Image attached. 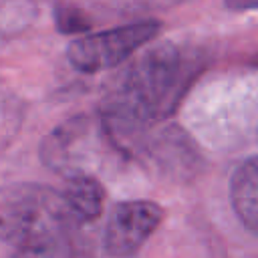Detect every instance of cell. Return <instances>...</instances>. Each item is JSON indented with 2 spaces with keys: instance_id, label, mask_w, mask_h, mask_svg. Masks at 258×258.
<instances>
[{
  "instance_id": "cell-1",
  "label": "cell",
  "mask_w": 258,
  "mask_h": 258,
  "mask_svg": "<svg viewBox=\"0 0 258 258\" xmlns=\"http://www.w3.org/2000/svg\"><path fill=\"white\" fill-rule=\"evenodd\" d=\"M79 222L54 187L12 183L0 189V242L14 256H30L69 246L79 238Z\"/></svg>"
},
{
  "instance_id": "cell-2",
  "label": "cell",
  "mask_w": 258,
  "mask_h": 258,
  "mask_svg": "<svg viewBox=\"0 0 258 258\" xmlns=\"http://www.w3.org/2000/svg\"><path fill=\"white\" fill-rule=\"evenodd\" d=\"M191 75L194 64L177 46H155L121 75L109 115L121 123L159 121L177 107Z\"/></svg>"
},
{
  "instance_id": "cell-3",
  "label": "cell",
  "mask_w": 258,
  "mask_h": 258,
  "mask_svg": "<svg viewBox=\"0 0 258 258\" xmlns=\"http://www.w3.org/2000/svg\"><path fill=\"white\" fill-rule=\"evenodd\" d=\"M157 20H141L103 32L81 34L69 44L67 56L81 73H101L127 60L137 48L145 46L159 34Z\"/></svg>"
},
{
  "instance_id": "cell-4",
  "label": "cell",
  "mask_w": 258,
  "mask_h": 258,
  "mask_svg": "<svg viewBox=\"0 0 258 258\" xmlns=\"http://www.w3.org/2000/svg\"><path fill=\"white\" fill-rule=\"evenodd\" d=\"M163 210L149 200H127L115 204L105 226L103 246L113 258L133 256L159 228Z\"/></svg>"
},
{
  "instance_id": "cell-5",
  "label": "cell",
  "mask_w": 258,
  "mask_h": 258,
  "mask_svg": "<svg viewBox=\"0 0 258 258\" xmlns=\"http://www.w3.org/2000/svg\"><path fill=\"white\" fill-rule=\"evenodd\" d=\"M58 191L79 224H89L101 216L105 204V187L89 171L64 175V183Z\"/></svg>"
},
{
  "instance_id": "cell-6",
  "label": "cell",
  "mask_w": 258,
  "mask_h": 258,
  "mask_svg": "<svg viewBox=\"0 0 258 258\" xmlns=\"http://www.w3.org/2000/svg\"><path fill=\"white\" fill-rule=\"evenodd\" d=\"M230 200L240 222L258 236V155L240 163L232 173Z\"/></svg>"
},
{
  "instance_id": "cell-7",
  "label": "cell",
  "mask_w": 258,
  "mask_h": 258,
  "mask_svg": "<svg viewBox=\"0 0 258 258\" xmlns=\"http://www.w3.org/2000/svg\"><path fill=\"white\" fill-rule=\"evenodd\" d=\"M54 22L62 34H79V32L91 30L89 16L81 8L69 6V4H60L54 8Z\"/></svg>"
}]
</instances>
